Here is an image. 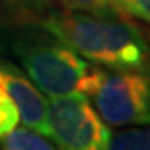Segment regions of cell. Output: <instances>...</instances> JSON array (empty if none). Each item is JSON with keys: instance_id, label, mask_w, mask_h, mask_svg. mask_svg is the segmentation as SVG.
I'll return each instance as SVG.
<instances>
[{"instance_id": "obj_10", "label": "cell", "mask_w": 150, "mask_h": 150, "mask_svg": "<svg viewBox=\"0 0 150 150\" xmlns=\"http://www.w3.org/2000/svg\"><path fill=\"white\" fill-rule=\"evenodd\" d=\"M7 11L13 15H40L44 9H47L51 0H0Z\"/></svg>"}, {"instance_id": "obj_3", "label": "cell", "mask_w": 150, "mask_h": 150, "mask_svg": "<svg viewBox=\"0 0 150 150\" xmlns=\"http://www.w3.org/2000/svg\"><path fill=\"white\" fill-rule=\"evenodd\" d=\"M47 128V137L60 150H103L110 137L109 127L81 94L49 96Z\"/></svg>"}, {"instance_id": "obj_2", "label": "cell", "mask_w": 150, "mask_h": 150, "mask_svg": "<svg viewBox=\"0 0 150 150\" xmlns=\"http://www.w3.org/2000/svg\"><path fill=\"white\" fill-rule=\"evenodd\" d=\"M9 47L29 80L47 96L81 94L92 98L103 81L105 71L100 65H91L44 27L13 29Z\"/></svg>"}, {"instance_id": "obj_6", "label": "cell", "mask_w": 150, "mask_h": 150, "mask_svg": "<svg viewBox=\"0 0 150 150\" xmlns=\"http://www.w3.org/2000/svg\"><path fill=\"white\" fill-rule=\"evenodd\" d=\"M0 150H56L47 136L33 128H13L9 134L0 137Z\"/></svg>"}, {"instance_id": "obj_7", "label": "cell", "mask_w": 150, "mask_h": 150, "mask_svg": "<svg viewBox=\"0 0 150 150\" xmlns=\"http://www.w3.org/2000/svg\"><path fill=\"white\" fill-rule=\"evenodd\" d=\"M103 150H150V127L137 125L110 136Z\"/></svg>"}, {"instance_id": "obj_4", "label": "cell", "mask_w": 150, "mask_h": 150, "mask_svg": "<svg viewBox=\"0 0 150 150\" xmlns=\"http://www.w3.org/2000/svg\"><path fill=\"white\" fill-rule=\"evenodd\" d=\"M92 98L107 125H150V76L146 74L132 71L105 72Z\"/></svg>"}, {"instance_id": "obj_9", "label": "cell", "mask_w": 150, "mask_h": 150, "mask_svg": "<svg viewBox=\"0 0 150 150\" xmlns=\"http://www.w3.org/2000/svg\"><path fill=\"white\" fill-rule=\"evenodd\" d=\"M18 121H20L18 107L6 94L4 98L0 100V137H4L6 134L11 132L13 128H16Z\"/></svg>"}, {"instance_id": "obj_5", "label": "cell", "mask_w": 150, "mask_h": 150, "mask_svg": "<svg viewBox=\"0 0 150 150\" xmlns=\"http://www.w3.org/2000/svg\"><path fill=\"white\" fill-rule=\"evenodd\" d=\"M0 87L15 101L25 127L47 136V100L29 76L13 62L0 58Z\"/></svg>"}, {"instance_id": "obj_11", "label": "cell", "mask_w": 150, "mask_h": 150, "mask_svg": "<svg viewBox=\"0 0 150 150\" xmlns=\"http://www.w3.org/2000/svg\"><path fill=\"white\" fill-rule=\"evenodd\" d=\"M123 16L141 18L150 24V0H114Z\"/></svg>"}, {"instance_id": "obj_1", "label": "cell", "mask_w": 150, "mask_h": 150, "mask_svg": "<svg viewBox=\"0 0 150 150\" xmlns=\"http://www.w3.org/2000/svg\"><path fill=\"white\" fill-rule=\"evenodd\" d=\"M40 27L87 62L112 71L141 69L150 56L141 31L121 16H98L63 9L44 16Z\"/></svg>"}, {"instance_id": "obj_8", "label": "cell", "mask_w": 150, "mask_h": 150, "mask_svg": "<svg viewBox=\"0 0 150 150\" xmlns=\"http://www.w3.org/2000/svg\"><path fill=\"white\" fill-rule=\"evenodd\" d=\"M58 4L67 11H83L98 16H123L114 0H58Z\"/></svg>"}]
</instances>
